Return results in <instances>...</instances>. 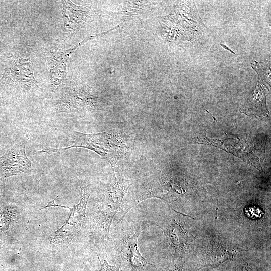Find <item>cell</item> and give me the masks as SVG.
<instances>
[{"label":"cell","mask_w":271,"mask_h":271,"mask_svg":"<svg viewBox=\"0 0 271 271\" xmlns=\"http://www.w3.org/2000/svg\"><path fill=\"white\" fill-rule=\"evenodd\" d=\"M71 139L72 145L68 147H47L37 153H60L74 147L86 148L94 151L106 160L115 170L122 162L128 151L127 144L122 136L115 130L91 134L74 131Z\"/></svg>","instance_id":"obj_1"},{"label":"cell","mask_w":271,"mask_h":271,"mask_svg":"<svg viewBox=\"0 0 271 271\" xmlns=\"http://www.w3.org/2000/svg\"><path fill=\"white\" fill-rule=\"evenodd\" d=\"M80 202L68 207L70 214L66 222L58 230L53 232L52 241L54 243H69L77 239L84 227L86 218L87 204L90 195V189L88 186L80 187Z\"/></svg>","instance_id":"obj_2"},{"label":"cell","mask_w":271,"mask_h":271,"mask_svg":"<svg viewBox=\"0 0 271 271\" xmlns=\"http://www.w3.org/2000/svg\"><path fill=\"white\" fill-rule=\"evenodd\" d=\"M26 140H21L0 157V180L25 173L31 167V162L25 152Z\"/></svg>","instance_id":"obj_3"},{"label":"cell","mask_w":271,"mask_h":271,"mask_svg":"<svg viewBox=\"0 0 271 271\" xmlns=\"http://www.w3.org/2000/svg\"><path fill=\"white\" fill-rule=\"evenodd\" d=\"M96 105V97L87 90L77 87L65 91L55 104L57 113L81 112L92 109Z\"/></svg>","instance_id":"obj_4"},{"label":"cell","mask_w":271,"mask_h":271,"mask_svg":"<svg viewBox=\"0 0 271 271\" xmlns=\"http://www.w3.org/2000/svg\"><path fill=\"white\" fill-rule=\"evenodd\" d=\"M10 62L5 69L3 79L7 83L18 85L25 89L38 87L29 58L23 59L16 55Z\"/></svg>","instance_id":"obj_5"},{"label":"cell","mask_w":271,"mask_h":271,"mask_svg":"<svg viewBox=\"0 0 271 271\" xmlns=\"http://www.w3.org/2000/svg\"><path fill=\"white\" fill-rule=\"evenodd\" d=\"M252 64V67L258 74V83L256 89L250 95L246 104L248 111L252 110L253 114H263L268 113L266 107V95L268 89L266 85L270 84V69L262 67L255 62Z\"/></svg>","instance_id":"obj_6"},{"label":"cell","mask_w":271,"mask_h":271,"mask_svg":"<svg viewBox=\"0 0 271 271\" xmlns=\"http://www.w3.org/2000/svg\"><path fill=\"white\" fill-rule=\"evenodd\" d=\"M132 184L131 180L117 177L114 173L111 180L103 188L102 201L99 206L117 213L122 206L124 196Z\"/></svg>","instance_id":"obj_7"},{"label":"cell","mask_w":271,"mask_h":271,"mask_svg":"<svg viewBox=\"0 0 271 271\" xmlns=\"http://www.w3.org/2000/svg\"><path fill=\"white\" fill-rule=\"evenodd\" d=\"M143 229V226L139 225L124 232L120 244L121 252L134 268H143L147 264L138 246V238Z\"/></svg>","instance_id":"obj_8"},{"label":"cell","mask_w":271,"mask_h":271,"mask_svg":"<svg viewBox=\"0 0 271 271\" xmlns=\"http://www.w3.org/2000/svg\"><path fill=\"white\" fill-rule=\"evenodd\" d=\"M76 48L65 52H54L47 57L51 80L54 85H59L66 77V62Z\"/></svg>","instance_id":"obj_9"},{"label":"cell","mask_w":271,"mask_h":271,"mask_svg":"<svg viewBox=\"0 0 271 271\" xmlns=\"http://www.w3.org/2000/svg\"><path fill=\"white\" fill-rule=\"evenodd\" d=\"M116 212L98 207L94 217V225L100 238L106 241L112 220Z\"/></svg>","instance_id":"obj_10"},{"label":"cell","mask_w":271,"mask_h":271,"mask_svg":"<svg viewBox=\"0 0 271 271\" xmlns=\"http://www.w3.org/2000/svg\"><path fill=\"white\" fill-rule=\"evenodd\" d=\"M99 271H118V270L116 267L110 266L105 260Z\"/></svg>","instance_id":"obj_11"},{"label":"cell","mask_w":271,"mask_h":271,"mask_svg":"<svg viewBox=\"0 0 271 271\" xmlns=\"http://www.w3.org/2000/svg\"><path fill=\"white\" fill-rule=\"evenodd\" d=\"M58 197V196H57L54 199H53V200L49 202L47 204V205L45 206L44 207H43V208L42 209H39V210L42 209H44V208H46L47 207H63V208H68L69 207L68 206H62V205H58V204H55L54 202H55V200Z\"/></svg>","instance_id":"obj_12"},{"label":"cell","mask_w":271,"mask_h":271,"mask_svg":"<svg viewBox=\"0 0 271 271\" xmlns=\"http://www.w3.org/2000/svg\"><path fill=\"white\" fill-rule=\"evenodd\" d=\"M221 45L222 46V47H223L224 48H225V49H226L229 50V51H230L231 53H232L235 54V53L233 51H232V50H231L230 49H229L228 47H227V46H226V45H223V44H221Z\"/></svg>","instance_id":"obj_13"}]
</instances>
